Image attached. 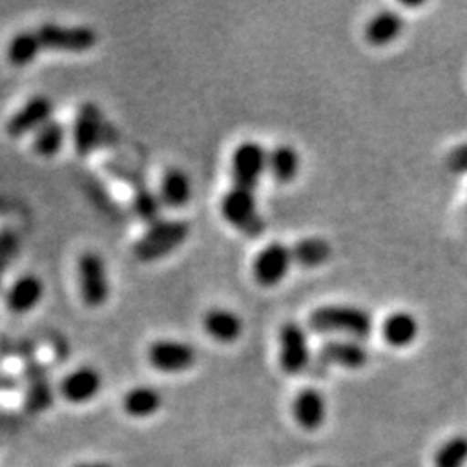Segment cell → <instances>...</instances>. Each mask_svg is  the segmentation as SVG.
<instances>
[{"label": "cell", "instance_id": "1", "mask_svg": "<svg viewBox=\"0 0 467 467\" xmlns=\"http://www.w3.org/2000/svg\"><path fill=\"white\" fill-rule=\"evenodd\" d=\"M308 326L318 334H337L364 341L374 331V318L357 305H324L308 316Z\"/></svg>", "mask_w": 467, "mask_h": 467}, {"label": "cell", "instance_id": "2", "mask_svg": "<svg viewBox=\"0 0 467 467\" xmlns=\"http://www.w3.org/2000/svg\"><path fill=\"white\" fill-rule=\"evenodd\" d=\"M191 235V225L185 220H158L148 225L134 244V254L140 262L161 260L173 251L179 250Z\"/></svg>", "mask_w": 467, "mask_h": 467}, {"label": "cell", "instance_id": "3", "mask_svg": "<svg viewBox=\"0 0 467 467\" xmlns=\"http://www.w3.org/2000/svg\"><path fill=\"white\" fill-rule=\"evenodd\" d=\"M220 213L223 220L251 239L265 233V220L260 213L254 191L233 185L220 201Z\"/></svg>", "mask_w": 467, "mask_h": 467}, {"label": "cell", "instance_id": "4", "mask_svg": "<svg viewBox=\"0 0 467 467\" xmlns=\"http://www.w3.org/2000/svg\"><path fill=\"white\" fill-rule=\"evenodd\" d=\"M80 298L88 308L104 306L111 296V279L108 264L98 251H85L77 264Z\"/></svg>", "mask_w": 467, "mask_h": 467}, {"label": "cell", "instance_id": "5", "mask_svg": "<svg viewBox=\"0 0 467 467\" xmlns=\"http://www.w3.org/2000/svg\"><path fill=\"white\" fill-rule=\"evenodd\" d=\"M42 49L49 52H67V54H84L94 49L99 42V34L96 28L87 25L67 26L59 23H42L35 28Z\"/></svg>", "mask_w": 467, "mask_h": 467}, {"label": "cell", "instance_id": "6", "mask_svg": "<svg viewBox=\"0 0 467 467\" xmlns=\"http://www.w3.org/2000/svg\"><path fill=\"white\" fill-rule=\"evenodd\" d=\"M111 127L106 121L99 106L96 102H84L73 121L71 139L73 148L80 158H88L96 150H99L102 144L109 139Z\"/></svg>", "mask_w": 467, "mask_h": 467}, {"label": "cell", "instance_id": "7", "mask_svg": "<svg viewBox=\"0 0 467 467\" xmlns=\"http://www.w3.org/2000/svg\"><path fill=\"white\" fill-rule=\"evenodd\" d=\"M268 167V150L256 140L241 142L231 158L234 185L254 191Z\"/></svg>", "mask_w": 467, "mask_h": 467}, {"label": "cell", "instance_id": "8", "mask_svg": "<svg viewBox=\"0 0 467 467\" xmlns=\"http://www.w3.org/2000/svg\"><path fill=\"white\" fill-rule=\"evenodd\" d=\"M150 368L165 374H182L196 366L198 351L179 339H158L148 348Z\"/></svg>", "mask_w": 467, "mask_h": 467}, {"label": "cell", "instance_id": "9", "mask_svg": "<svg viewBox=\"0 0 467 467\" xmlns=\"http://www.w3.org/2000/svg\"><path fill=\"white\" fill-rule=\"evenodd\" d=\"M310 364L308 336L298 322H285L279 331V366L287 376H300Z\"/></svg>", "mask_w": 467, "mask_h": 467}, {"label": "cell", "instance_id": "10", "mask_svg": "<svg viewBox=\"0 0 467 467\" xmlns=\"http://www.w3.org/2000/svg\"><path fill=\"white\" fill-rule=\"evenodd\" d=\"M295 265L291 248L283 243H270L253 260V277L264 287H274L283 283L289 270Z\"/></svg>", "mask_w": 467, "mask_h": 467}, {"label": "cell", "instance_id": "11", "mask_svg": "<svg viewBox=\"0 0 467 467\" xmlns=\"http://www.w3.org/2000/svg\"><path fill=\"white\" fill-rule=\"evenodd\" d=\"M54 118V102L44 94L26 100L5 123V134L13 139L34 135L40 127Z\"/></svg>", "mask_w": 467, "mask_h": 467}, {"label": "cell", "instance_id": "12", "mask_svg": "<svg viewBox=\"0 0 467 467\" xmlns=\"http://www.w3.org/2000/svg\"><path fill=\"white\" fill-rule=\"evenodd\" d=\"M291 416L303 431L316 433L327 420V399L317 388H303L291 401Z\"/></svg>", "mask_w": 467, "mask_h": 467}, {"label": "cell", "instance_id": "13", "mask_svg": "<svg viewBox=\"0 0 467 467\" xmlns=\"http://www.w3.org/2000/svg\"><path fill=\"white\" fill-rule=\"evenodd\" d=\"M46 296V284L35 274H23L5 293V308L15 316L34 312Z\"/></svg>", "mask_w": 467, "mask_h": 467}, {"label": "cell", "instance_id": "14", "mask_svg": "<svg viewBox=\"0 0 467 467\" xmlns=\"http://www.w3.org/2000/svg\"><path fill=\"white\" fill-rule=\"evenodd\" d=\"M102 389V374L92 366H82L71 370L61 381L59 391L65 400L82 405L94 400Z\"/></svg>", "mask_w": 467, "mask_h": 467}, {"label": "cell", "instance_id": "15", "mask_svg": "<svg viewBox=\"0 0 467 467\" xmlns=\"http://www.w3.org/2000/svg\"><path fill=\"white\" fill-rule=\"evenodd\" d=\"M318 357L320 362L326 366H337L353 370L366 368L368 362V351L362 345V341L347 337H337L324 343L318 351Z\"/></svg>", "mask_w": 467, "mask_h": 467}, {"label": "cell", "instance_id": "16", "mask_svg": "<svg viewBox=\"0 0 467 467\" xmlns=\"http://www.w3.org/2000/svg\"><path fill=\"white\" fill-rule=\"evenodd\" d=\"M202 327L206 334L218 343L231 345L243 336V318L229 308H212L202 317Z\"/></svg>", "mask_w": 467, "mask_h": 467}, {"label": "cell", "instance_id": "17", "mask_svg": "<svg viewBox=\"0 0 467 467\" xmlns=\"http://www.w3.org/2000/svg\"><path fill=\"white\" fill-rule=\"evenodd\" d=\"M403 26L405 23L399 13L391 9H383L366 23L364 36L368 46L372 47H388L400 36Z\"/></svg>", "mask_w": 467, "mask_h": 467}, {"label": "cell", "instance_id": "18", "mask_svg": "<svg viewBox=\"0 0 467 467\" xmlns=\"http://www.w3.org/2000/svg\"><path fill=\"white\" fill-rule=\"evenodd\" d=\"M163 393L154 386H134L123 397V410L132 419L154 418L163 409Z\"/></svg>", "mask_w": 467, "mask_h": 467}, {"label": "cell", "instance_id": "19", "mask_svg": "<svg viewBox=\"0 0 467 467\" xmlns=\"http://www.w3.org/2000/svg\"><path fill=\"white\" fill-rule=\"evenodd\" d=\"M383 339L393 348L410 347L419 336V322L410 312L399 310L384 318L381 326Z\"/></svg>", "mask_w": 467, "mask_h": 467}, {"label": "cell", "instance_id": "20", "mask_svg": "<svg viewBox=\"0 0 467 467\" xmlns=\"http://www.w3.org/2000/svg\"><path fill=\"white\" fill-rule=\"evenodd\" d=\"M301 168V156L298 150L291 144H277L268 150L267 171L279 184L293 182Z\"/></svg>", "mask_w": 467, "mask_h": 467}, {"label": "cell", "instance_id": "21", "mask_svg": "<svg viewBox=\"0 0 467 467\" xmlns=\"http://www.w3.org/2000/svg\"><path fill=\"white\" fill-rule=\"evenodd\" d=\"M160 200L163 206L182 208L192 200V181L182 168H168L160 184Z\"/></svg>", "mask_w": 467, "mask_h": 467}, {"label": "cell", "instance_id": "22", "mask_svg": "<svg viewBox=\"0 0 467 467\" xmlns=\"http://www.w3.org/2000/svg\"><path fill=\"white\" fill-rule=\"evenodd\" d=\"M293 262L301 268H318L326 265L333 256V246L324 237H303L293 248Z\"/></svg>", "mask_w": 467, "mask_h": 467}, {"label": "cell", "instance_id": "23", "mask_svg": "<svg viewBox=\"0 0 467 467\" xmlns=\"http://www.w3.org/2000/svg\"><path fill=\"white\" fill-rule=\"evenodd\" d=\"M67 139V125L56 118H52L44 127H40L32 135V150L40 158H56L65 148Z\"/></svg>", "mask_w": 467, "mask_h": 467}, {"label": "cell", "instance_id": "24", "mask_svg": "<svg viewBox=\"0 0 467 467\" xmlns=\"http://www.w3.org/2000/svg\"><path fill=\"white\" fill-rule=\"evenodd\" d=\"M44 52L40 40L35 30H23L17 32L7 44L5 59L11 67H26L34 65L38 56Z\"/></svg>", "mask_w": 467, "mask_h": 467}, {"label": "cell", "instance_id": "25", "mask_svg": "<svg viewBox=\"0 0 467 467\" xmlns=\"http://www.w3.org/2000/svg\"><path fill=\"white\" fill-rule=\"evenodd\" d=\"M433 467H467V434H453L433 453Z\"/></svg>", "mask_w": 467, "mask_h": 467}, {"label": "cell", "instance_id": "26", "mask_svg": "<svg viewBox=\"0 0 467 467\" xmlns=\"http://www.w3.org/2000/svg\"><path fill=\"white\" fill-rule=\"evenodd\" d=\"M163 202L158 194H154L148 187L137 189L134 196V212L137 217L144 220L148 225L161 220Z\"/></svg>", "mask_w": 467, "mask_h": 467}, {"label": "cell", "instance_id": "27", "mask_svg": "<svg viewBox=\"0 0 467 467\" xmlns=\"http://www.w3.org/2000/svg\"><path fill=\"white\" fill-rule=\"evenodd\" d=\"M19 251V235L13 229H0V284Z\"/></svg>", "mask_w": 467, "mask_h": 467}, {"label": "cell", "instance_id": "28", "mask_svg": "<svg viewBox=\"0 0 467 467\" xmlns=\"http://www.w3.org/2000/svg\"><path fill=\"white\" fill-rule=\"evenodd\" d=\"M52 403V389L50 384L36 383L32 384L30 388V395H28V405L35 410H44Z\"/></svg>", "mask_w": 467, "mask_h": 467}, {"label": "cell", "instance_id": "29", "mask_svg": "<svg viewBox=\"0 0 467 467\" xmlns=\"http://www.w3.org/2000/svg\"><path fill=\"white\" fill-rule=\"evenodd\" d=\"M445 163L453 173H467V142L453 148L449 152Z\"/></svg>", "mask_w": 467, "mask_h": 467}, {"label": "cell", "instance_id": "30", "mask_svg": "<svg viewBox=\"0 0 467 467\" xmlns=\"http://www.w3.org/2000/svg\"><path fill=\"white\" fill-rule=\"evenodd\" d=\"M75 467H111L109 464H104V462H84V464H78Z\"/></svg>", "mask_w": 467, "mask_h": 467}, {"label": "cell", "instance_id": "31", "mask_svg": "<svg viewBox=\"0 0 467 467\" xmlns=\"http://www.w3.org/2000/svg\"><path fill=\"white\" fill-rule=\"evenodd\" d=\"M316 467H326V466H316Z\"/></svg>", "mask_w": 467, "mask_h": 467}]
</instances>
